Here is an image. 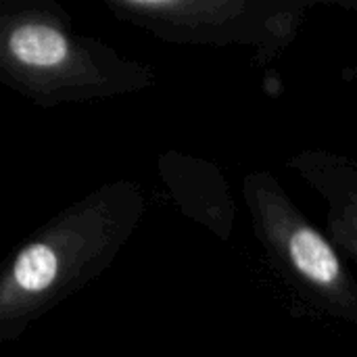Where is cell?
I'll return each mask as SVG.
<instances>
[{"label": "cell", "instance_id": "6da1fadb", "mask_svg": "<svg viewBox=\"0 0 357 357\" xmlns=\"http://www.w3.org/2000/svg\"><path fill=\"white\" fill-rule=\"evenodd\" d=\"M146 211L138 182L113 180L73 201L21 247L0 274V343H13L59 303L105 274Z\"/></svg>", "mask_w": 357, "mask_h": 357}, {"label": "cell", "instance_id": "7a4b0ae2", "mask_svg": "<svg viewBox=\"0 0 357 357\" xmlns=\"http://www.w3.org/2000/svg\"><path fill=\"white\" fill-rule=\"evenodd\" d=\"M0 79L50 109L134 94L157 84L151 65L77 33L54 0H6L0 6Z\"/></svg>", "mask_w": 357, "mask_h": 357}, {"label": "cell", "instance_id": "3957f363", "mask_svg": "<svg viewBox=\"0 0 357 357\" xmlns=\"http://www.w3.org/2000/svg\"><path fill=\"white\" fill-rule=\"evenodd\" d=\"M257 243L282 278L314 307L357 326V280L333 238L320 232L272 172L243 178Z\"/></svg>", "mask_w": 357, "mask_h": 357}, {"label": "cell", "instance_id": "277c9868", "mask_svg": "<svg viewBox=\"0 0 357 357\" xmlns=\"http://www.w3.org/2000/svg\"><path fill=\"white\" fill-rule=\"evenodd\" d=\"M115 19L169 44L253 46L270 65L299 36L310 0H105Z\"/></svg>", "mask_w": 357, "mask_h": 357}, {"label": "cell", "instance_id": "5b68a950", "mask_svg": "<svg viewBox=\"0 0 357 357\" xmlns=\"http://www.w3.org/2000/svg\"><path fill=\"white\" fill-rule=\"evenodd\" d=\"M159 178L178 209L228 241L236 222V207L222 169L201 157L167 151L157 159Z\"/></svg>", "mask_w": 357, "mask_h": 357}, {"label": "cell", "instance_id": "8992f818", "mask_svg": "<svg viewBox=\"0 0 357 357\" xmlns=\"http://www.w3.org/2000/svg\"><path fill=\"white\" fill-rule=\"evenodd\" d=\"M326 205V234L345 259L357 266V161L345 155L307 149L287 163Z\"/></svg>", "mask_w": 357, "mask_h": 357}]
</instances>
